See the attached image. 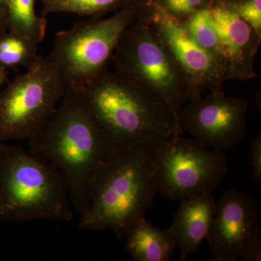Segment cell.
Here are the masks:
<instances>
[{"mask_svg": "<svg viewBox=\"0 0 261 261\" xmlns=\"http://www.w3.org/2000/svg\"><path fill=\"white\" fill-rule=\"evenodd\" d=\"M113 149L94 119L84 84L71 82L47 123L28 140L29 152L61 173L80 214L90 204L98 168Z\"/></svg>", "mask_w": 261, "mask_h": 261, "instance_id": "obj_1", "label": "cell"}, {"mask_svg": "<svg viewBox=\"0 0 261 261\" xmlns=\"http://www.w3.org/2000/svg\"><path fill=\"white\" fill-rule=\"evenodd\" d=\"M84 90L94 119L113 148L152 145L181 135L166 101L116 70H105L84 84Z\"/></svg>", "mask_w": 261, "mask_h": 261, "instance_id": "obj_2", "label": "cell"}, {"mask_svg": "<svg viewBox=\"0 0 261 261\" xmlns=\"http://www.w3.org/2000/svg\"><path fill=\"white\" fill-rule=\"evenodd\" d=\"M158 192L151 145L113 149L98 168L88 208L80 214L83 231L111 229L125 238L152 207Z\"/></svg>", "mask_w": 261, "mask_h": 261, "instance_id": "obj_3", "label": "cell"}, {"mask_svg": "<svg viewBox=\"0 0 261 261\" xmlns=\"http://www.w3.org/2000/svg\"><path fill=\"white\" fill-rule=\"evenodd\" d=\"M73 209L56 168L21 147L5 145L0 152V222H69Z\"/></svg>", "mask_w": 261, "mask_h": 261, "instance_id": "obj_4", "label": "cell"}, {"mask_svg": "<svg viewBox=\"0 0 261 261\" xmlns=\"http://www.w3.org/2000/svg\"><path fill=\"white\" fill-rule=\"evenodd\" d=\"M140 6V0H133L109 18H91L57 33L47 58L66 83L85 84L107 69L123 33L138 18Z\"/></svg>", "mask_w": 261, "mask_h": 261, "instance_id": "obj_5", "label": "cell"}, {"mask_svg": "<svg viewBox=\"0 0 261 261\" xmlns=\"http://www.w3.org/2000/svg\"><path fill=\"white\" fill-rule=\"evenodd\" d=\"M66 84L56 65L39 56L0 90V140L7 143L37 135L61 102Z\"/></svg>", "mask_w": 261, "mask_h": 261, "instance_id": "obj_6", "label": "cell"}, {"mask_svg": "<svg viewBox=\"0 0 261 261\" xmlns=\"http://www.w3.org/2000/svg\"><path fill=\"white\" fill-rule=\"evenodd\" d=\"M112 60L116 71L166 101L178 125V113L190 98V87L147 20L138 16L125 31Z\"/></svg>", "mask_w": 261, "mask_h": 261, "instance_id": "obj_7", "label": "cell"}, {"mask_svg": "<svg viewBox=\"0 0 261 261\" xmlns=\"http://www.w3.org/2000/svg\"><path fill=\"white\" fill-rule=\"evenodd\" d=\"M158 192L170 200L212 193L227 175L224 151L171 136L151 145Z\"/></svg>", "mask_w": 261, "mask_h": 261, "instance_id": "obj_8", "label": "cell"}, {"mask_svg": "<svg viewBox=\"0 0 261 261\" xmlns=\"http://www.w3.org/2000/svg\"><path fill=\"white\" fill-rule=\"evenodd\" d=\"M140 5L139 17L148 22L188 84L189 99L223 91L226 82L219 58L192 39L182 20L168 14L152 0H140Z\"/></svg>", "mask_w": 261, "mask_h": 261, "instance_id": "obj_9", "label": "cell"}, {"mask_svg": "<svg viewBox=\"0 0 261 261\" xmlns=\"http://www.w3.org/2000/svg\"><path fill=\"white\" fill-rule=\"evenodd\" d=\"M260 207L248 192L225 190L206 239L212 261L261 260Z\"/></svg>", "mask_w": 261, "mask_h": 261, "instance_id": "obj_10", "label": "cell"}, {"mask_svg": "<svg viewBox=\"0 0 261 261\" xmlns=\"http://www.w3.org/2000/svg\"><path fill=\"white\" fill-rule=\"evenodd\" d=\"M189 100L190 104L178 115L181 135L187 132L201 145L219 151L233 148L243 140L248 110L245 99L227 97L221 91Z\"/></svg>", "mask_w": 261, "mask_h": 261, "instance_id": "obj_11", "label": "cell"}, {"mask_svg": "<svg viewBox=\"0 0 261 261\" xmlns=\"http://www.w3.org/2000/svg\"><path fill=\"white\" fill-rule=\"evenodd\" d=\"M209 9L221 42L220 58L225 82L257 76L254 62L261 36L239 15L231 0H211Z\"/></svg>", "mask_w": 261, "mask_h": 261, "instance_id": "obj_12", "label": "cell"}, {"mask_svg": "<svg viewBox=\"0 0 261 261\" xmlns=\"http://www.w3.org/2000/svg\"><path fill=\"white\" fill-rule=\"evenodd\" d=\"M212 193L182 199L168 229L181 252L180 261L198 253L200 245L208 232L216 212Z\"/></svg>", "mask_w": 261, "mask_h": 261, "instance_id": "obj_13", "label": "cell"}, {"mask_svg": "<svg viewBox=\"0 0 261 261\" xmlns=\"http://www.w3.org/2000/svg\"><path fill=\"white\" fill-rule=\"evenodd\" d=\"M125 247L135 261H169L176 241L168 228L155 227L145 219L140 218L127 232Z\"/></svg>", "mask_w": 261, "mask_h": 261, "instance_id": "obj_14", "label": "cell"}, {"mask_svg": "<svg viewBox=\"0 0 261 261\" xmlns=\"http://www.w3.org/2000/svg\"><path fill=\"white\" fill-rule=\"evenodd\" d=\"M37 0H5L8 30L39 44L44 40L47 31L45 17L36 13Z\"/></svg>", "mask_w": 261, "mask_h": 261, "instance_id": "obj_15", "label": "cell"}, {"mask_svg": "<svg viewBox=\"0 0 261 261\" xmlns=\"http://www.w3.org/2000/svg\"><path fill=\"white\" fill-rule=\"evenodd\" d=\"M42 6L44 17L51 13H72L90 17L102 16L117 11L133 0H37Z\"/></svg>", "mask_w": 261, "mask_h": 261, "instance_id": "obj_16", "label": "cell"}, {"mask_svg": "<svg viewBox=\"0 0 261 261\" xmlns=\"http://www.w3.org/2000/svg\"><path fill=\"white\" fill-rule=\"evenodd\" d=\"M38 44L8 30L0 35V67L28 68L39 58Z\"/></svg>", "mask_w": 261, "mask_h": 261, "instance_id": "obj_17", "label": "cell"}, {"mask_svg": "<svg viewBox=\"0 0 261 261\" xmlns=\"http://www.w3.org/2000/svg\"><path fill=\"white\" fill-rule=\"evenodd\" d=\"M182 21L192 39L201 47L216 55L221 61V42L209 8L196 12Z\"/></svg>", "mask_w": 261, "mask_h": 261, "instance_id": "obj_18", "label": "cell"}, {"mask_svg": "<svg viewBox=\"0 0 261 261\" xmlns=\"http://www.w3.org/2000/svg\"><path fill=\"white\" fill-rule=\"evenodd\" d=\"M168 14L184 20L192 14L209 8L211 0H152Z\"/></svg>", "mask_w": 261, "mask_h": 261, "instance_id": "obj_19", "label": "cell"}, {"mask_svg": "<svg viewBox=\"0 0 261 261\" xmlns=\"http://www.w3.org/2000/svg\"><path fill=\"white\" fill-rule=\"evenodd\" d=\"M234 9L261 36V0H231Z\"/></svg>", "mask_w": 261, "mask_h": 261, "instance_id": "obj_20", "label": "cell"}, {"mask_svg": "<svg viewBox=\"0 0 261 261\" xmlns=\"http://www.w3.org/2000/svg\"><path fill=\"white\" fill-rule=\"evenodd\" d=\"M250 165L252 178L257 183L261 182V133L259 132L250 147Z\"/></svg>", "mask_w": 261, "mask_h": 261, "instance_id": "obj_21", "label": "cell"}, {"mask_svg": "<svg viewBox=\"0 0 261 261\" xmlns=\"http://www.w3.org/2000/svg\"><path fill=\"white\" fill-rule=\"evenodd\" d=\"M8 30V16L5 8H0V35Z\"/></svg>", "mask_w": 261, "mask_h": 261, "instance_id": "obj_22", "label": "cell"}, {"mask_svg": "<svg viewBox=\"0 0 261 261\" xmlns=\"http://www.w3.org/2000/svg\"><path fill=\"white\" fill-rule=\"evenodd\" d=\"M8 83H9V74H8V70L0 67V89Z\"/></svg>", "mask_w": 261, "mask_h": 261, "instance_id": "obj_23", "label": "cell"}, {"mask_svg": "<svg viewBox=\"0 0 261 261\" xmlns=\"http://www.w3.org/2000/svg\"><path fill=\"white\" fill-rule=\"evenodd\" d=\"M6 144V142H3V141L0 140V152H1V151L3 150V148H4Z\"/></svg>", "mask_w": 261, "mask_h": 261, "instance_id": "obj_24", "label": "cell"}, {"mask_svg": "<svg viewBox=\"0 0 261 261\" xmlns=\"http://www.w3.org/2000/svg\"><path fill=\"white\" fill-rule=\"evenodd\" d=\"M0 8H5V0H0Z\"/></svg>", "mask_w": 261, "mask_h": 261, "instance_id": "obj_25", "label": "cell"}]
</instances>
